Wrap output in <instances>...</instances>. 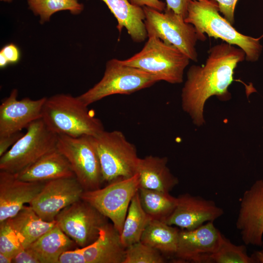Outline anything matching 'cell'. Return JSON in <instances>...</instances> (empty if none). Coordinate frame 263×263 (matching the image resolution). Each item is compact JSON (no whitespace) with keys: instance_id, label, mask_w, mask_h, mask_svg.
<instances>
[{"instance_id":"obj_1","label":"cell","mask_w":263,"mask_h":263,"mask_svg":"<svg viewBox=\"0 0 263 263\" xmlns=\"http://www.w3.org/2000/svg\"><path fill=\"white\" fill-rule=\"evenodd\" d=\"M244 59L242 49L225 42L209 49L205 64L189 67L182 90L181 101L183 110L194 125L204 124V106L209 97L215 95L221 101L230 99L228 89L234 80V70Z\"/></svg>"},{"instance_id":"obj_2","label":"cell","mask_w":263,"mask_h":263,"mask_svg":"<svg viewBox=\"0 0 263 263\" xmlns=\"http://www.w3.org/2000/svg\"><path fill=\"white\" fill-rule=\"evenodd\" d=\"M78 96L57 94L46 97L42 119L57 135L77 137L94 136L104 131L100 119L95 117Z\"/></svg>"},{"instance_id":"obj_3","label":"cell","mask_w":263,"mask_h":263,"mask_svg":"<svg viewBox=\"0 0 263 263\" xmlns=\"http://www.w3.org/2000/svg\"><path fill=\"white\" fill-rule=\"evenodd\" d=\"M219 12L218 3L215 0H191L185 21L193 25L201 35L206 34L209 37L220 38L238 46L245 53L246 60L257 61L262 50L260 40L263 35L254 38L242 34Z\"/></svg>"},{"instance_id":"obj_4","label":"cell","mask_w":263,"mask_h":263,"mask_svg":"<svg viewBox=\"0 0 263 263\" xmlns=\"http://www.w3.org/2000/svg\"><path fill=\"white\" fill-rule=\"evenodd\" d=\"M148 38L140 52L127 59L120 60L121 62L150 73L160 81L182 83L185 69L190 60L189 57L175 46L159 38Z\"/></svg>"},{"instance_id":"obj_5","label":"cell","mask_w":263,"mask_h":263,"mask_svg":"<svg viewBox=\"0 0 263 263\" xmlns=\"http://www.w3.org/2000/svg\"><path fill=\"white\" fill-rule=\"evenodd\" d=\"M92 139L99 159L104 182L109 183L136 173L139 157L135 146L123 132L104 130L92 136Z\"/></svg>"},{"instance_id":"obj_6","label":"cell","mask_w":263,"mask_h":263,"mask_svg":"<svg viewBox=\"0 0 263 263\" xmlns=\"http://www.w3.org/2000/svg\"><path fill=\"white\" fill-rule=\"evenodd\" d=\"M144 21L148 38L154 37L177 48L190 60L198 61L196 45L198 40L205 41V35L199 34L194 26L173 10L166 8L164 12L143 6Z\"/></svg>"},{"instance_id":"obj_7","label":"cell","mask_w":263,"mask_h":263,"mask_svg":"<svg viewBox=\"0 0 263 263\" xmlns=\"http://www.w3.org/2000/svg\"><path fill=\"white\" fill-rule=\"evenodd\" d=\"M159 81L156 76L150 73L124 65L120 60L113 58L107 62L102 79L78 97L89 106L109 95L131 94Z\"/></svg>"},{"instance_id":"obj_8","label":"cell","mask_w":263,"mask_h":263,"mask_svg":"<svg viewBox=\"0 0 263 263\" xmlns=\"http://www.w3.org/2000/svg\"><path fill=\"white\" fill-rule=\"evenodd\" d=\"M27 132L0 158V170L18 173L56 149L58 135L42 118L32 122Z\"/></svg>"},{"instance_id":"obj_9","label":"cell","mask_w":263,"mask_h":263,"mask_svg":"<svg viewBox=\"0 0 263 263\" xmlns=\"http://www.w3.org/2000/svg\"><path fill=\"white\" fill-rule=\"evenodd\" d=\"M56 149L67 159L85 191L101 187L104 182L91 136L74 137L58 135Z\"/></svg>"},{"instance_id":"obj_10","label":"cell","mask_w":263,"mask_h":263,"mask_svg":"<svg viewBox=\"0 0 263 263\" xmlns=\"http://www.w3.org/2000/svg\"><path fill=\"white\" fill-rule=\"evenodd\" d=\"M139 188L136 173L131 177L109 183L105 187L84 191L81 199L110 219L121 234L130 204Z\"/></svg>"},{"instance_id":"obj_11","label":"cell","mask_w":263,"mask_h":263,"mask_svg":"<svg viewBox=\"0 0 263 263\" xmlns=\"http://www.w3.org/2000/svg\"><path fill=\"white\" fill-rule=\"evenodd\" d=\"M108 220L82 199L64 208L55 218L59 227L80 247L94 242Z\"/></svg>"},{"instance_id":"obj_12","label":"cell","mask_w":263,"mask_h":263,"mask_svg":"<svg viewBox=\"0 0 263 263\" xmlns=\"http://www.w3.org/2000/svg\"><path fill=\"white\" fill-rule=\"evenodd\" d=\"M84 191L75 177L48 181L30 206L42 219L53 222L62 209L80 200Z\"/></svg>"},{"instance_id":"obj_13","label":"cell","mask_w":263,"mask_h":263,"mask_svg":"<svg viewBox=\"0 0 263 263\" xmlns=\"http://www.w3.org/2000/svg\"><path fill=\"white\" fill-rule=\"evenodd\" d=\"M222 233L213 222L192 230L179 231L175 256L178 261L210 263V257L218 249Z\"/></svg>"},{"instance_id":"obj_14","label":"cell","mask_w":263,"mask_h":263,"mask_svg":"<svg viewBox=\"0 0 263 263\" xmlns=\"http://www.w3.org/2000/svg\"><path fill=\"white\" fill-rule=\"evenodd\" d=\"M236 226L245 245L261 246L263 239V180L254 182L241 199Z\"/></svg>"},{"instance_id":"obj_15","label":"cell","mask_w":263,"mask_h":263,"mask_svg":"<svg viewBox=\"0 0 263 263\" xmlns=\"http://www.w3.org/2000/svg\"><path fill=\"white\" fill-rule=\"evenodd\" d=\"M18 92L13 89L0 105V137L15 134L26 129L35 121L42 118L46 97L33 100L18 99Z\"/></svg>"},{"instance_id":"obj_16","label":"cell","mask_w":263,"mask_h":263,"mask_svg":"<svg viewBox=\"0 0 263 263\" xmlns=\"http://www.w3.org/2000/svg\"><path fill=\"white\" fill-rule=\"evenodd\" d=\"M224 213L214 201L185 193L177 197L175 208L165 222L183 229L192 230L205 222H214Z\"/></svg>"},{"instance_id":"obj_17","label":"cell","mask_w":263,"mask_h":263,"mask_svg":"<svg viewBox=\"0 0 263 263\" xmlns=\"http://www.w3.org/2000/svg\"><path fill=\"white\" fill-rule=\"evenodd\" d=\"M45 182L25 181L14 173L0 170V223L16 215L25 204H30Z\"/></svg>"},{"instance_id":"obj_18","label":"cell","mask_w":263,"mask_h":263,"mask_svg":"<svg viewBox=\"0 0 263 263\" xmlns=\"http://www.w3.org/2000/svg\"><path fill=\"white\" fill-rule=\"evenodd\" d=\"M82 248L87 263H124L125 259L126 248L120 234L109 222L101 228L94 242Z\"/></svg>"},{"instance_id":"obj_19","label":"cell","mask_w":263,"mask_h":263,"mask_svg":"<svg viewBox=\"0 0 263 263\" xmlns=\"http://www.w3.org/2000/svg\"><path fill=\"white\" fill-rule=\"evenodd\" d=\"M28 182H45L67 177H75L66 157L57 149L52 151L20 171L14 173Z\"/></svg>"},{"instance_id":"obj_20","label":"cell","mask_w":263,"mask_h":263,"mask_svg":"<svg viewBox=\"0 0 263 263\" xmlns=\"http://www.w3.org/2000/svg\"><path fill=\"white\" fill-rule=\"evenodd\" d=\"M167 163L166 157L149 155L139 158L136 171L139 188L169 193L179 184V180L171 172Z\"/></svg>"},{"instance_id":"obj_21","label":"cell","mask_w":263,"mask_h":263,"mask_svg":"<svg viewBox=\"0 0 263 263\" xmlns=\"http://www.w3.org/2000/svg\"><path fill=\"white\" fill-rule=\"evenodd\" d=\"M116 19V26L120 33L125 28L132 40L141 42L148 38L144 21L145 15L142 7L128 0H102Z\"/></svg>"},{"instance_id":"obj_22","label":"cell","mask_w":263,"mask_h":263,"mask_svg":"<svg viewBox=\"0 0 263 263\" xmlns=\"http://www.w3.org/2000/svg\"><path fill=\"white\" fill-rule=\"evenodd\" d=\"M28 247L40 263H58L59 257L64 252L78 246L56 224Z\"/></svg>"},{"instance_id":"obj_23","label":"cell","mask_w":263,"mask_h":263,"mask_svg":"<svg viewBox=\"0 0 263 263\" xmlns=\"http://www.w3.org/2000/svg\"><path fill=\"white\" fill-rule=\"evenodd\" d=\"M9 219L18 233L24 248L37 240L56 224V221L47 222L42 219L30 205L24 206L16 215Z\"/></svg>"},{"instance_id":"obj_24","label":"cell","mask_w":263,"mask_h":263,"mask_svg":"<svg viewBox=\"0 0 263 263\" xmlns=\"http://www.w3.org/2000/svg\"><path fill=\"white\" fill-rule=\"evenodd\" d=\"M179 231L164 221L151 219L144 231L140 241L162 254L175 255Z\"/></svg>"},{"instance_id":"obj_25","label":"cell","mask_w":263,"mask_h":263,"mask_svg":"<svg viewBox=\"0 0 263 263\" xmlns=\"http://www.w3.org/2000/svg\"><path fill=\"white\" fill-rule=\"evenodd\" d=\"M151 219L141 206L138 191L132 199L120 234L122 243L126 248L140 241Z\"/></svg>"},{"instance_id":"obj_26","label":"cell","mask_w":263,"mask_h":263,"mask_svg":"<svg viewBox=\"0 0 263 263\" xmlns=\"http://www.w3.org/2000/svg\"><path fill=\"white\" fill-rule=\"evenodd\" d=\"M138 195L142 208L153 219L165 222L177 205V197L172 196L169 192L139 188Z\"/></svg>"},{"instance_id":"obj_27","label":"cell","mask_w":263,"mask_h":263,"mask_svg":"<svg viewBox=\"0 0 263 263\" xmlns=\"http://www.w3.org/2000/svg\"><path fill=\"white\" fill-rule=\"evenodd\" d=\"M27 2L34 14L39 16L41 23L49 21L56 12L69 10L73 14H78L84 7L77 0H27Z\"/></svg>"},{"instance_id":"obj_28","label":"cell","mask_w":263,"mask_h":263,"mask_svg":"<svg viewBox=\"0 0 263 263\" xmlns=\"http://www.w3.org/2000/svg\"><path fill=\"white\" fill-rule=\"evenodd\" d=\"M210 263H254L245 245H236L222 234L218 250L210 257Z\"/></svg>"},{"instance_id":"obj_29","label":"cell","mask_w":263,"mask_h":263,"mask_svg":"<svg viewBox=\"0 0 263 263\" xmlns=\"http://www.w3.org/2000/svg\"><path fill=\"white\" fill-rule=\"evenodd\" d=\"M157 249L139 241L126 248L124 263H164V258Z\"/></svg>"},{"instance_id":"obj_30","label":"cell","mask_w":263,"mask_h":263,"mask_svg":"<svg viewBox=\"0 0 263 263\" xmlns=\"http://www.w3.org/2000/svg\"><path fill=\"white\" fill-rule=\"evenodd\" d=\"M20 237L9 219L0 223V253L14 256L23 249Z\"/></svg>"},{"instance_id":"obj_31","label":"cell","mask_w":263,"mask_h":263,"mask_svg":"<svg viewBox=\"0 0 263 263\" xmlns=\"http://www.w3.org/2000/svg\"><path fill=\"white\" fill-rule=\"evenodd\" d=\"M19 57V51L16 45L9 44L5 45L0 52V68H4L9 63L17 62Z\"/></svg>"},{"instance_id":"obj_32","label":"cell","mask_w":263,"mask_h":263,"mask_svg":"<svg viewBox=\"0 0 263 263\" xmlns=\"http://www.w3.org/2000/svg\"><path fill=\"white\" fill-rule=\"evenodd\" d=\"M58 263H87L82 247L64 252L59 257Z\"/></svg>"},{"instance_id":"obj_33","label":"cell","mask_w":263,"mask_h":263,"mask_svg":"<svg viewBox=\"0 0 263 263\" xmlns=\"http://www.w3.org/2000/svg\"><path fill=\"white\" fill-rule=\"evenodd\" d=\"M219 10L224 17L232 25L234 23V10L238 0H215Z\"/></svg>"},{"instance_id":"obj_34","label":"cell","mask_w":263,"mask_h":263,"mask_svg":"<svg viewBox=\"0 0 263 263\" xmlns=\"http://www.w3.org/2000/svg\"><path fill=\"white\" fill-rule=\"evenodd\" d=\"M191 0H166V8L171 9L184 19L188 14V8Z\"/></svg>"},{"instance_id":"obj_35","label":"cell","mask_w":263,"mask_h":263,"mask_svg":"<svg viewBox=\"0 0 263 263\" xmlns=\"http://www.w3.org/2000/svg\"><path fill=\"white\" fill-rule=\"evenodd\" d=\"M12 263H40L36 255L28 246L22 249L13 258Z\"/></svg>"},{"instance_id":"obj_36","label":"cell","mask_w":263,"mask_h":263,"mask_svg":"<svg viewBox=\"0 0 263 263\" xmlns=\"http://www.w3.org/2000/svg\"><path fill=\"white\" fill-rule=\"evenodd\" d=\"M23 133L21 132L9 135L0 137V156H2L12 147Z\"/></svg>"},{"instance_id":"obj_37","label":"cell","mask_w":263,"mask_h":263,"mask_svg":"<svg viewBox=\"0 0 263 263\" xmlns=\"http://www.w3.org/2000/svg\"><path fill=\"white\" fill-rule=\"evenodd\" d=\"M133 5L140 7L147 6L160 12H163L166 7L165 2L159 0H130Z\"/></svg>"},{"instance_id":"obj_38","label":"cell","mask_w":263,"mask_h":263,"mask_svg":"<svg viewBox=\"0 0 263 263\" xmlns=\"http://www.w3.org/2000/svg\"><path fill=\"white\" fill-rule=\"evenodd\" d=\"M261 246L262 248L261 250L254 252L251 256L254 263H263V239Z\"/></svg>"},{"instance_id":"obj_39","label":"cell","mask_w":263,"mask_h":263,"mask_svg":"<svg viewBox=\"0 0 263 263\" xmlns=\"http://www.w3.org/2000/svg\"><path fill=\"white\" fill-rule=\"evenodd\" d=\"M13 257L2 253H0V263H11Z\"/></svg>"},{"instance_id":"obj_40","label":"cell","mask_w":263,"mask_h":263,"mask_svg":"<svg viewBox=\"0 0 263 263\" xmlns=\"http://www.w3.org/2000/svg\"><path fill=\"white\" fill-rule=\"evenodd\" d=\"M0 0L6 1V2H11L12 1V0Z\"/></svg>"}]
</instances>
